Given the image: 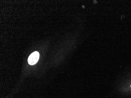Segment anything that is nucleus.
Here are the masks:
<instances>
[{
  "label": "nucleus",
  "instance_id": "f257e3e1",
  "mask_svg": "<svg viewBox=\"0 0 131 98\" xmlns=\"http://www.w3.org/2000/svg\"><path fill=\"white\" fill-rule=\"evenodd\" d=\"M39 58V53L37 51H35L31 53L28 59L29 64L33 65L38 62Z\"/></svg>",
  "mask_w": 131,
  "mask_h": 98
}]
</instances>
